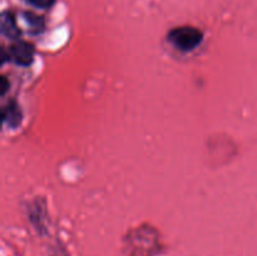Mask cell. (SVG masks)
<instances>
[{"instance_id": "cell-1", "label": "cell", "mask_w": 257, "mask_h": 256, "mask_svg": "<svg viewBox=\"0 0 257 256\" xmlns=\"http://www.w3.org/2000/svg\"><path fill=\"white\" fill-rule=\"evenodd\" d=\"M203 34L195 27H178L168 33V42L181 52H191L201 44Z\"/></svg>"}, {"instance_id": "cell-3", "label": "cell", "mask_w": 257, "mask_h": 256, "mask_svg": "<svg viewBox=\"0 0 257 256\" xmlns=\"http://www.w3.org/2000/svg\"><path fill=\"white\" fill-rule=\"evenodd\" d=\"M2 33L10 39H17L20 35L15 15L10 12H4L2 15Z\"/></svg>"}, {"instance_id": "cell-4", "label": "cell", "mask_w": 257, "mask_h": 256, "mask_svg": "<svg viewBox=\"0 0 257 256\" xmlns=\"http://www.w3.org/2000/svg\"><path fill=\"white\" fill-rule=\"evenodd\" d=\"M4 120L12 127H17L22 120V113L15 104H9L4 108Z\"/></svg>"}, {"instance_id": "cell-5", "label": "cell", "mask_w": 257, "mask_h": 256, "mask_svg": "<svg viewBox=\"0 0 257 256\" xmlns=\"http://www.w3.org/2000/svg\"><path fill=\"white\" fill-rule=\"evenodd\" d=\"M24 19L27 22V24L29 25L30 30L34 33H40L43 30V19L38 15L33 14V13H24Z\"/></svg>"}, {"instance_id": "cell-2", "label": "cell", "mask_w": 257, "mask_h": 256, "mask_svg": "<svg viewBox=\"0 0 257 256\" xmlns=\"http://www.w3.org/2000/svg\"><path fill=\"white\" fill-rule=\"evenodd\" d=\"M9 57L12 58L13 62L17 64L28 67L32 64L33 58H34V48L32 44L27 42H17L10 47Z\"/></svg>"}, {"instance_id": "cell-6", "label": "cell", "mask_w": 257, "mask_h": 256, "mask_svg": "<svg viewBox=\"0 0 257 256\" xmlns=\"http://www.w3.org/2000/svg\"><path fill=\"white\" fill-rule=\"evenodd\" d=\"M25 2L39 9H49L50 7H53L55 0H25Z\"/></svg>"}]
</instances>
